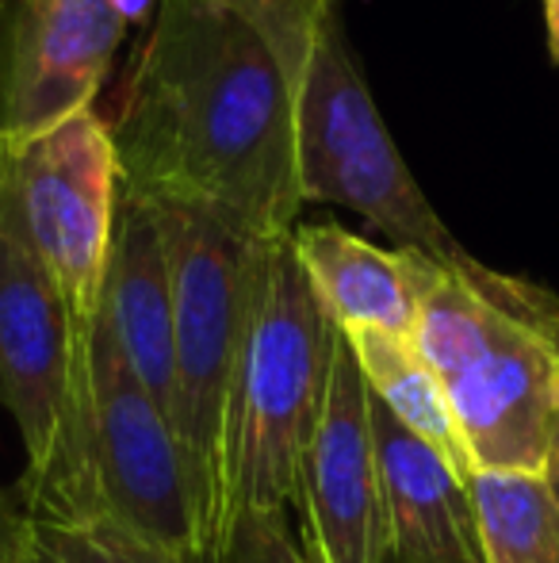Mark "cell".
Returning <instances> with one entry per match:
<instances>
[{"label":"cell","mask_w":559,"mask_h":563,"mask_svg":"<svg viewBox=\"0 0 559 563\" xmlns=\"http://www.w3.org/2000/svg\"><path fill=\"white\" fill-rule=\"evenodd\" d=\"M108 4L115 8V15L123 23H142L149 15V8H154V0H108Z\"/></svg>","instance_id":"ac0fdd59"},{"label":"cell","mask_w":559,"mask_h":563,"mask_svg":"<svg viewBox=\"0 0 559 563\" xmlns=\"http://www.w3.org/2000/svg\"><path fill=\"white\" fill-rule=\"evenodd\" d=\"M545 475H548V483H552V490H556V498H559V441H556V449H552V460H548Z\"/></svg>","instance_id":"ffe728a7"},{"label":"cell","mask_w":559,"mask_h":563,"mask_svg":"<svg viewBox=\"0 0 559 563\" xmlns=\"http://www.w3.org/2000/svg\"><path fill=\"white\" fill-rule=\"evenodd\" d=\"M172 291L180 376V438L200 460L219 518V449L226 395L254 299L257 253L265 238L192 203H149Z\"/></svg>","instance_id":"8992f818"},{"label":"cell","mask_w":559,"mask_h":563,"mask_svg":"<svg viewBox=\"0 0 559 563\" xmlns=\"http://www.w3.org/2000/svg\"><path fill=\"white\" fill-rule=\"evenodd\" d=\"M123 31L108 0H0V150L89 112Z\"/></svg>","instance_id":"9c48e42d"},{"label":"cell","mask_w":559,"mask_h":563,"mask_svg":"<svg viewBox=\"0 0 559 563\" xmlns=\"http://www.w3.org/2000/svg\"><path fill=\"white\" fill-rule=\"evenodd\" d=\"M291 245L337 327L414 338L418 327L414 250H380L337 223H295Z\"/></svg>","instance_id":"4fadbf2b"},{"label":"cell","mask_w":559,"mask_h":563,"mask_svg":"<svg viewBox=\"0 0 559 563\" xmlns=\"http://www.w3.org/2000/svg\"><path fill=\"white\" fill-rule=\"evenodd\" d=\"M0 399L23 441L20 483L38 521H100L92 464V338L38 261L0 150Z\"/></svg>","instance_id":"277c9868"},{"label":"cell","mask_w":559,"mask_h":563,"mask_svg":"<svg viewBox=\"0 0 559 563\" xmlns=\"http://www.w3.org/2000/svg\"><path fill=\"white\" fill-rule=\"evenodd\" d=\"M391 563H483L468 475L372 399Z\"/></svg>","instance_id":"7c38bea8"},{"label":"cell","mask_w":559,"mask_h":563,"mask_svg":"<svg viewBox=\"0 0 559 563\" xmlns=\"http://www.w3.org/2000/svg\"><path fill=\"white\" fill-rule=\"evenodd\" d=\"M31 563H219V552H157L131 541L127 533L112 529L108 521L92 526H58V521H38V541Z\"/></svg>","instance_id":"2e32d148"},{"label":"cell","mask_w":559,"mask_h":563,"mask_svg":"<svg viewBox=\"0 0 559 563\" xmlns=\"http://www.w3.org/2000/svg\"><path fill=\"white\" fill-rule=\"evenodd\" d=\"M483 563H559V498L545 472H468Z\"/></svg>","instance_id":"9a60e30c"},{"label":"cell","mask_w":559,"mask_h":563,"mask_svg":"<svg viewBox=\"0 0 559 563\" xmlns=\"http://www.w3.org/2000/svg\"><path fill=\"white\" fill-rule=\"evenodd\" d=\"M295 146L303 203L357 211L399 250L440 265H471V253L440 223L403 162L345 35L342 0H322L306 23L295 66Z\"/></svg>","instance_id":"5b68a950"},{"label":"cell","mask_w":559,"mask_h":563,"mask_svg":"<svg viewBox=\"0 0 559 563\" xmlns=\"http://www.w3.org/2000/svg\"><path fill=\"white\" fill-rule=\"evenodd\" d=\"M414 345L437 372L471 472H545L559 441V296L414 250Z\"/></svg>","instance_id":"7a4b0ae2"},{"label":"cell","mask_w":559,"mask_h":563,"mask_svg":"<svg viewBox=\"0 0 559 563\" xmlns=\"http://www.w3.org/2000/svg\"><path fill=\"white\" fill-rule=\"evenodd\" d=\"M545 15H548V51H552V62L559 66V0H545Z\"/></svg>","instance_id":"d6986e66"},{"label":"cell","mask_w":559,"mask_h":563,"mask_svg":"<svg viewBox=\"0 0 559 563\" xmlns=\"http://www.w3.org/2000/svg\"><path fill=\"white\" fill-rule=\"evenodd\" d=\"M97 327L112 338L135 379L157 399L180 433V376H177V327H172L169 265L154 216L135 192L120 185L115 234L108 257L104 296Z\"/></svg>","instance_id":"8fae6325"},{"label":"cell","mask_w":559,"mask_h":563,"mask_svg":"<svg viewBox=\"0 0 559 563\" xmlns=\"http://www.w3.org/2000/svg\"><path fill=\"white\" fill-rule=\"evenodd\" d=\"M299 541H303V537H299ZM295 563H322L318 556H314V552L311 549H306V544H303V552H299V560Z\"/></svg>","instance_id":"44dd1931"},{"label":"cell","mask_w":559,"mask_h":563,"mask_svg":"<svg viewBox=\"0 0 559 563\" xmlns=\"http://www.w3.org/2000/svg\"><path fill=\"white\" fill-rule=\"evenodd\" d=\"M92 464L100 521L157 552L215 549V490L112 338L92 334Z\"/></svg>","instance_id":"52a82bcc"},{"label":"cell","mask_w":559,"mask_h":563,"mask_svg":"<svg viewBox=\"0 0 559 563\" xmlns=\"http://www.w3.org/2000/svg\"><path fill=\"white\" fill-rule=\"evenodd\" d=\"M322 0H157V23L108 123L120 185L192 203L257 238L295 230V66Z\"/></svg>","instance_id":"6da1fadb"},{"label":"cell","mask_w":559,"mask_h":563,"mask_svg":"<svg viewBox=\"0 0 559 563\" xmlns=\"http://www.w3.org/2000/svg\"><path fill=\"white\" fill-rule=\"evenodd\" d=\"M299 518L303 544L322 563H391L372 395L345 334L337 338L326 395L303 452Z\"/></svg>","instance_id":"30bf717a"},{"label":"cell","mask_w":559,"mask_h":563,"mask_svg":"<svg viewBox=\"0 0 559 563\" xmlns=\"http://www.w3.org/2000/svg\"><path fill=\"white\" fill-rule=\"evenodd\" d=\"M12 157L20 216L69 319L97 334L120 200V157L97 108L66 119Z\"/></svg>","instance_id":"ba28073f"},{"label":"cell","mask_w":559,"mask_h":563,"mask_svg":"<svg viewBox=\"0 0 559 563\" xmlns=\"http://www.w3.org/2000/svg\"><path fill=\"white\" fill-rule=\"evenodd\" d=\"M353 349L365 387L395 422H403L411 433L429 441L437 452H445L463 475L471 472L468 452H463L460 430L452 422V407L440 387L437 372L425 364L411 338L383 334V330H342Z\"/></svg>","instance_id":"5bb4252c"},{"label":"cell","mask_w":559,"mask_h":563,"mask_svg":"<svg viewBox=\"0 0 559 563\" xmlns=\"http://www.w3.org/2000/svg\"><path fill=\"white\" fill-rule=\"evenodd\" d=\"M38 541V514L23 483L0 487V563H31Z\"/></svg>","instance_id":"e0dca14e"},{"label":"cell","mask_w":559,"mask_h":563,"mask_svg":"<svg viewBox=\"0 0 559 563\" xmlns=\"http://www.w3.org/2000/svg\"><path fill=\"white\" fill-rule=\"evenodd\" d=\"M337 338L342 327L306 280L291 234L265 238L226 395L215 549L238 521L299 510L303 452Z\"/></svg>","instance_id":"3957f363"}]
</instances>
